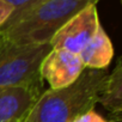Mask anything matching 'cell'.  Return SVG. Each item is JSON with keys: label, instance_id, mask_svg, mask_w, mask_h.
Returning <instances> with one entry per match:
<instances>
[{"label": "cell", "instance_id": "obj_1", "mask_svg": "<svg viewBox=\"0 0 122 122\" xmlns=\"http://www.w3.org/2000/svg\"><path fill=\"white\" fill-rule=\"evenodd\" d=\"M108 74L107 70L85 68L72 85L44 90L25 122H73L79 115L95 109Z\"/></svg>", "mask_w": 122, "mask_h": 122}, {"label": "cell", "instance_id": "obj_2", "mask_svg": "<svg viewBox=\"0 0 122 122\" xmlns=\"http://www.w3.org/2000/svg\"><path fill=\"white\" fill-rule=\"evenodd\" d=\"M98 0H42L0 29L4 40L16 44H47L70 18Z\"/></svg>", "mask_w": 122, "mask_h": 122}, {"label": "cell", "instance_id": "obj_3", "mask_svg": "<svg viewBox=\"0 0 122 122\" xmlns=\"http://www.w3.org/2000/svg\"><path fill=\"white\" fill-rule=\"evenodd\" d=\"M51 50L47 44H16L0 35V89L25 87L40 93L44 91L40 67Z\"/></svg>", "mask_w": 122, "mask_h": 122}, {"label": "cell", "instance_id": "obj_4", "mask_svg": "<svg viewBox=\"0 0 122 122\" xmlns=\"http://www.w3.org/2000/svg\"><path fill=\"white\" fill-rule=\"evenodd\" d=\"M99 25L97 4H90L61 26L51 37L49 44L51 49H62L78 55Z\"/></svg>", "mask_w": 122, "mask_h": 122}, {"label": "cell", "instance_id": "obj_5", "mask_svg": "<svg viewBox=\"0 0 122 122\" xmlns=\"http://www.w3.org/2000/svg\"><path fill=\"white\" fill-rule=\"evenodd\" d=\"M85 70L79 55L62 49H51L42 60L40 74L49 89H64L78 80Z\"/></svg>", "mask_w": 122, "mask_h": 122}, {"label": "cell", "instance_id": "obj_6", "mask_svg": "<svg viewBox=\"0 0 122 122\" xmlns=\"http://www.w3.org/2000/svg\"><path fill=\"white\" fill-rule=\"evenodd\" d=\"M40 95L25 87H1L0 122H25Z\"/></svg>", "mask_w": 122, "mask_h": 122}, {"label": "cell", "instance_id": "obj_7", "mask_svg": "<svg viewBox=\"0 0 122 122\" xmlns=\"http://www.w3.org/2000/svg\"><path fill=\"white\" fill-rule=\"evenodd\" d=\"M114 46L110 37L105 32L102 25L78 54L85 68L89 70H108L114 57Z\"/></svg>", "mask_w": 122, "mask_h": 122}, {"label": "cell", "instance_id": "obj_8", "mask_svg": "<svg viewBox=\"0 0 122 122\" xmlns=\"http://www.w3.org/2000/svg\"><path fill=\"white\" fill-rule=\"evenodd\" d=\"M98 103H101L111 115L112 118H121L122 112V66L121 60L112 72L108 74L99 92Z\"/></svg>", "mask_w": 122, "mask_h": 122}, {"label": "cell", "instance_id": "obj_9", "mask_svg": "<svg viewBox=\"0 0 122 122\" xmlns=\"http://www.w3.org/2000/svg\"><path fill=\"white\" fill-rule=\"evenodd\" d=\"M4 1L9 3L10 5H12L13 7V13L12 16L10 17V19L5 23H10L15 19H17L19 16H22L23 13H25L26 11H29L31 7H34L36 4H38L40 1H42V0H4Z\"/></svg>", "mask_w": 122, "mask_h": 122}, {"label": "cell", "instance_id": "obj_10", "mask_svg": "<svg viewBox=\"0 0 122 122\" xmlns=\"http://www.w3.org/2000/svg\"><path fill=\"white\" fill-rule=\"evenodd\" d=\"M73 122H121V118L107 120L101 114H98L95 109H92V110H89V111L79 115Z\"/></svg>", "mask_w": 122, "mask_h": 122}, {"label": "cell", "instance_id": "obj_11", "mask_svg": "<svg viewBox=\"0 0 122 122\" xmlns=\"http://www.w3.org/2000/svg\"><path fill=\"white\" fill-rule=\"evenodd\" d=\"M13 13V7L12 5H10L9 3L0 0V29H1L5 23L10 19V17Z\"/></svg>", "mask_w": 122, "mask_h": 122}]
</instances>
